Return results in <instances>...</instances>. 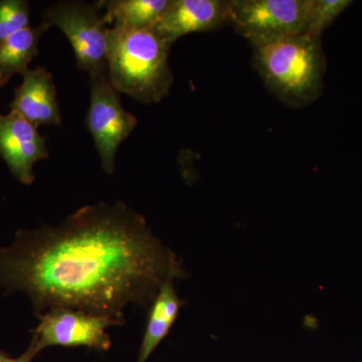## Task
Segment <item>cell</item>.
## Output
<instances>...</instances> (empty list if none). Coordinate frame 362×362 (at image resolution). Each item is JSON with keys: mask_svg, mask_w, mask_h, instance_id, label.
I'll return each instance as SVG.
<instances>
[{"mask_svg": "<svg viewBox=\"0 0 362 362\" xmlns=\"http://www.w3.org/2000/svg\"><path fill=\"white\" fill-rule=\"evenodd\" d=\"M183 276L175 252L122 202L83 206L0 247V287L23 293L39 316L66 307L124 318L127 305L147 306L164 283Z\"/></svg>", "mask_w": 362, "mask_h": 362, "instance_id": "1", "label": "cell"}, {"mask_svg": "<svg viewBox=\"0 0 362 362\" xmlns=\"http://www.w3.org/2000/svg\"><path fill=\"white\" fill-rule=\"evenodd\" d=\"M170 47L153 28H110L108 78L114 89L143 104L159 103L173 83Z\"/></svg>", "mask_w": 362, "mask_h": 362, "instance_id": "2", "label": "cell"}, {"mask_svg": "<svg viewBox=\"0 0 362 362\" xmlns=\"http://www.w3.org/2000/svg\"><path fill=\"white\" fill-rule=\"evenodd\" d=\"M252 49L255 69L283 103L304 108L321 94L325 71L321 40L301 35Z\"/></svg>", "mask_w": 362, "mask_h": 362, "instance_id": "3", "label": "cell"}, {"mask_svg": "<svg viewBox=\"0 0 362 362\" xmlns=\"http://www.w3.org/2000/svg\"><path fill=\"white\" fill-rule=\"evenodd\" d=\"M100 2L59 1L45 9L42 21L70 40L77 66L90 77L108 75L109 30Z\"/></svg>", "mask_w": 362, "mask_h": 362, "instance_id": "4", "label": "cell"}, {"mask_svg": "<svg viewBox=\"0 0 362 362\" xmlns=\"http://www.w3.org/2000/svg\"><path fill=\"white\" fill-rule=\"evenodd\" d=\"M312 0H228V23L252 47L304 35Z\"/></svg>", "mask_w": 362, "mask_h": 362, "instance_id": "5", "label": "cell"}, {"mask_svg": "<svg viewBox=\"0 0 362 362\" xmlns=\"http://www.w3.org/2000/svg\"><path fill=\"white\" fill-rule=\"evenodd\" d=\"M40 319L32 339L39 352L49 346H84L107 351L112 344L107 329L125 323V318L66 307L49 309Z\"/></svg>", "mask_w": 362, "mask_h": 362, "instance_id": "6", "label": "cell"}, {"mask_svg": "<svg viewBox=\"0 0 362 362\" xmlns=\"http://www.w3.org/2000/svg\"><path fill=\"white\" fill-rule=\"evenodd\" d=\"M87 128L94 139L102 168L108 175L115 171L117 151L137 126V118L126 111L119 92L108 75L90 77Z\"/></svg>", "mask_w": 362, "mask_h": 362, "instance_id": "7", "label": "cell"}, {"mask_svg": "<svg viewBox=\"0 0 362 362\" xmlns=\"http://www.w3.org/2000/svg\"><path fill=\"white\" fill-rule=\"evenodd\" d=\"M49 156L47 140L37 127L16 111L0 114V156L21 183L32 185L33 165Z\"/></svg>", "mask_w": 362, "mask_h": 362, "instance_id": "8", "label": "cell"}, {"mask_svg": "<svg viewBox=\"0 0 362 362\" xmlns=\"http://www.w3.org/2000/svg\"><path fill=\"white\" fill-rule=\"evenodd\" d=\"M228 0H170L154 32L171 47L192 33L213 32L228 23Z\"/></svg>", "mask_w": 362, "mask_h": 362, "instance_id": "9", "label": "cell"}, {"mask_svg": "<svg viewBox=\"0 0 362 362\" xmlns=\"http://www.w3.org/2000/svg\"><path fill=\"white\" fill-rule=\"evenodd\" d=\"M21 76L23 83L14 90L11 111H16L37 128L61 125V110L52 74L44 68H37L28 69Z\"/></svg>", "mask_w": 362, "mask_h": 362, "instance_id": "10", "label": "cell"}, {"mask_svg": "<svg viewBox=\"0 0 362 362\" xmlns=\"http://www.w3.org/2000/svg\"><path fill=\"white\" fill-rule=\"evenodd\" d=\"M182 305L173 281L164 283L152 302L137 362H147L162 340L168 337Z\"/></svg>", "mask_w": 362, "mask_h": 362, "instance_id": "11", "label": "cell"}, {"mask_svg": "<svg viewBox=\"0 0 362 362\" xmlns=\"http://www.w3.org/2000/svg\"><path fill=\"white\" fill-rule=\"evenodd\" d=\"M49 28L42 21L37 28L26 26L0 42V87L16 74L23 75L28 70L30 62L39 54L40 40Z\"/></svg>", "mask_w": 362, "mask_h": 362, "instance_id": "12", "label": "cell"}, {"mask_svg": "<svg viewBox=\"0 0 362 362\" xmlns=\"http://www.w3.org/2000/svg\"><path fill=\"white\" fill-rule=\"evenodd\" d=\"M170 0H109L101 1L104 20L113 28L149 30L156 26Z\"/></svg>", "mask_w": 362, "mask_h": 362, "instance_id": "13", "label": "cell"}, {"mask_svg": "<svg viewBox=\"0 0 362 362\" xmlns=\"http://www.w3.org/2000/svg\"><path fill=\"white\" fill-rule=\"evenodd\" d=\"M352 4L349 0H312L304 35L320 40L324 30Z\"/></svg>", "mask_w": 362, "mask_h": 362, "instance_id": "14", "label": "cell"}, {"mask_svg": "<svg viewBox=\"0 0 362 362\" xmlns=\"http://www.w3.org/2000/svg\"><path fill=\"white\" fill-rule=\"evenodd\" d=\"M30 4L25 0H0V42L28 26Z\"/></svg>", "mask_w": 362, "mask_h": 362, "instance_id": "15", "label": "cell"}, {"mask_svg": "<svg viewBox=\"0 0 362 362\" xmlns=\"http://www.w3.org/2000/svg\"><path fill=\"white\" fill-rule=\"evenodd\" d=\"M40 352L37 351V347H35V343L30 342V346L26 349L25 354L18 358H9L6 362H33V359L35 356H37Z\"/></svg>", "mask_w": 362, "mask_h": 362, "instance_id": "16", "label": "cell"}, {"mask_svg": "<svg viewBox=\"0 0 362 362\" xmlns=\"http://www.w3.org/2000/svg\"><path fill=\"white\" fill-rule=\"evenodd\" d=\"M8 359L9 357L7 356L4 351H1V350H0V362H6L7 361H8Z\"/></svg>", "mask_w": 362, "mask_h": 362, "instance_id": "17", "label": "cell"}]
</instances>
